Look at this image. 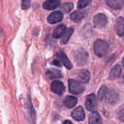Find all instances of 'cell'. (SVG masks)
Returning <instances> with one entry per match:
<instances>
[{
	"label": "cell",
	"instance_id": "6da1fadb",
	"mask_svg": "<svg viewBox=\"0 0 124 124\" xmlns=\"http://www.w3.org/2000/svg\"><path fill=\"white\" fill-rule=\"evenodd\" d=\"M94 50L98 57H105L108 52V44L105 41L98 39L94 44Z\"/></svg>",
	"mask_w": 124,
	"mask_h": 124
},
{
	"label": "cell",
	"instance_id": "7a4b0ae2",
	"mask_svg": "<svg viewBox=\"0 0 124 124\" xmlns=\"http://www.w3.org/2000/svg\"><path fill=\"white\" fill-rule=\"evenodd\" d=\"M88 58H89V54L83 48H78L74 52L75 62L79 65H85L88 61Z\"/></svg>",
	"mask_w": 124,
	"mask_h": 124
},
{
	"label": "cell",
	"instance_id": "3957f363",
	"mask_svg": "<svg viewBox=\"0 0 124 124\" xmlns=\"http://www.w3.org/2000/svg\"><path fill=\"white\" fill-rule=\"evenodd\" d=\"M68 86L70 92L74 94H78L84 92V88L83 86L77 81L73 79H70L68 81Z\"/></svg>",
	"mask_w": 124,
	"mask_h": 124
},
{
	"label": "cell",
	"instance_id": "277c9868",
	"mask_svg": "<svg viewBox=\"0 0 124 124\" xmlns=\"http://www.w3.org/2000/svg\"><path fill=\"white\" fill-rule=\"evenodd\" d=\"M118 100H119V94L115 90L108 89L105 94L104 101H105L107 103L110 105H115L118 102Z\"/></svg>",
	"mask_w": 124,
	"mask_h": 124
},
{
	"label": "cell",
	"instance_id": "5b68a950",
	"mask_svg": "<svg viewBox=\"0 0 124 124\" xmlns=\"http://www.w3.org/2000/svg\"><path fill=\"white\" fill-rule=\"evenodd\" d=\"M27 110H28V121L31 124H36V114L35 109L33 108V106L31 102V97H28V102H27Z\"/></svg>",
	"mask_w": 124,
	"mask_h": 124
},
{
	"label": "cell",
	"instance_id": "8992f818",
	"mask_svg": "<svg viewBox=\"0 0 124 124\" xmlns=\"http://www.w3.org/2000/svg\"><path fill=\"white\" fill-rule=\"evenodd\" d=\"M85 105L86 109L89 111H94L97 109V97L94 94H91L87 96Z\"/></svg>",
	"mask_w": 124,
	"mask_h": 124
},
{
	"label": "cell",
	"instance_id": "52a82bcc",
	"mask_svg": "<svg viewBox=\"0 0 124 124\" xmlns=\"http://www.w3.org/2000/svg\"><path fill=\"white\" fill-rule=\"evenodd\" d=\"M51 90L52 92L58 95H62L65 92V87L62 82L60 81H54L51 84Z\"/></svg>",
	"mask_w": 124,
	"mask_h": 124
},
{
	"label": "cell",
	"instance_id": "ba28073f",
	"mask_svg": "<svg viewBox=\"0 0 124 124\" xmlns=\"http://www.w3.org/2000/svg\"><path fill=\"white\" fill-rule=\"evenodd\" d=\"M93 22L95 28H102L107 23V17L104 14H97L94 16Z\"/></svg>",
	"mask_w": 124,
	"mask_h": 124
},
{
	"label": "cell",
	"instance_id": "9c48e42d",
	"mask_svg": "<svg viewBox=\"0 0 124 124\" xmlns=\"http://www.w3.org/2000/svg\"><path fill=\"white\" fill-rule=\"evenodd\" d=\"M62 18H63L62 12L60 11H55L49 15V17L47 18V21L50 24H54V23L62 21Z\"/></svg>",
	"mask_w": 124,
	"mask_h": 124
},
{
	"label": "cell",
	"instance_id": "30bf717a",
	"mask_svg": "<svg viewBox=\"0 0 124 124\" xmlns=\"http://www.w3.org/2000/svg\"><path fill=\"white\" fill-rule=\"evenodd\" d=\"M71 116L73 119H75L76 121H81L84 120V118H85V113L81 106H79V107L76 108V109H74V110L72 112Z\"/></svg>",
	"mask_w": 124,
	"mask_h": 124
},
{
	"label": "cell",
	"instance_id": "8fae6325",
	"mask_svg": "<svg viewBox=\"0 0 124 124\" xmlns=\"http://www.w3.org/2000/svg\"><path fill=\"white\" fill-rule=\"evenodd\" d=\"M60 4V0H47L44 2L43 7L47 10H52L57 8Z\"/></svg>",
	"mask_w": 124,
	"mask_h": 124
},
{
	"label": "cell",
	"instance_id": "7c38bea8",
	"mask_svg": "<svg viewBox=\"0 0 124 124\" xmlns=\"http://www.w3.org/2000/svg\"><path fill=\"white\" fill-rule=\"evenodd\" d=\"M57 55L59 57L60 60L63 63V65H65V67L66 68L70 70V69H71L73 68V65H72L71 62H70V60H68V58L67 57V56L65 55V54L63 52L60 51V52H57Z\"/></svg>",
	"mask_w": 124,
	"mask_h": 124
},
{
	"label": "cell",
	"instance_id": "4fadbf2b",
	"mask_svg": "<svg viewBox=\"0 0 124 124\" xmlns=\"http://www.w3.org/2000/svg\"><path fill=\"white\" fill-rule=\"evenodd\" d=\"M116 29L118 36H124V19L118 17L116 21Z\"/></svg>",
	"mask_w": 124,
	"mask_h": 124
},
{
	"label": "cell",
	"instance_id": "5bb4252c",
	"mask_svg": "<svg viewBox=\"0 0 124 124\" xmlns=\"http://www.w3.org/2000/svg\"><path fill=\"white\" fill-rule=\"evenodd\" d=\"M107 4L113 9H120L124 5V0H106Z\"/></svg>",
	"mask_w": 124,
	"mask_h": 124
},
{
	"label": "cell",
	"instance_id": "9a60e30c",
	"mask_svg": "<svg viewBox=\"0 0 124 124\" xmlns=\"http://www.w3.org/2000/svg\"><path fill=\"white\" fill-rule=\"evenodd\" d=\"M78 100L76 97L73 96H67L63 102L64 106L67 108H72L77 104Z\"/></svg>",
	"mask_w": 124,
	"mask_h": 124
},
{
	"label": "cell",
	"instance_id": "2e32d148",
	"mask_svg": "<svg viewBox=\"0 0 124 124\" xmlns=\"http://www.w3.org/2000/svg\"><path fill=\"white\" fill-rule=\"evenodd\" d=\"M77 78H78V81H80L81 83L86 84V83H88L89 81V79H90V73L86 70H81L78 74Z\"/></svg>",
	"mask_w": 124,
	"mask_h": 124
},
{
	"label": "cell",
	"instance_id": "e0dca14e",
	"mask_svg": "<svg viewBox=\"0 0 124 124\" xmlns=\"http://www.w3.org/2000/svg\"><path fill=\"white\" fill-rule=\"evenodd\" d=\"M67 31V28L65 25H60L59 26H57L54 32H53V36L56 39H60V38H62V36L65 34V33Z\"/></svg>",
	"mask_w": 124,
	"mask_h": 124
},
{
	"label": "cell",
	"instance_id": "ac0fdd59",
	"mask_svg": "<svg viewBox=\"0 0 124 124\" xmlns=\"http://www.w3.org/2000/svg\"><path fill=\"white\" fill-rule=\"evenodd\" d=\"M121 68L120 65H116L111 69V70L109 73L108 78L110 80H114L116 78H118L121 75Z\"/></svg>",
	"mask_w": 124,
	"mask_h": 124
},
{
	"label": "cell",
	"instance_id": "d6986e66",
	"mask_svg": "<svg viewBox=\"0 0 124 124\" xmlns=\"http://www.w3.org/2000/svg\"><path fill=\"white\" fill-rule=\"evenodd\" d=\"M89 124H102V118L100 114L97 112H93L89 119Z\"/></svg>",
	"mask_w": 124,
	"mask_h": 124
},
{
	"label": "cell",
	"instance_id": "ffe728a7",
	"mask_svg": "<svg viewBox=\"0 0 124 124\" xmlns=\"http://www.w3.org/2000/svg\"><path fill=\"white\" fill-rule=\"evenodd\" d=\"M46 76L49 78L50 79H53V78H60L62 77V74L61 72L58 70L56 69H51L49 70L46 72Z\"/></svg>",
	"mask_w": 124,
	"mask_h": 124
},
{
	"label": "cell",
	"instance_id": "44dd1931",
	"mask_svg": "<svg viewBox=\"0 0 124 124\" xmlns=\"http://www.w3.org/2000/svg\"><path fill=\"white\" fill-rule=\"evenodd\" d=\"M73 28H70L69 29H68L66 31V32L65 33V34L62 37L61 43L62 44H66L68 41V40L70 39V38L71 35L73 34Z\"/></svg>",
	"mask_w": 124,
	"mask_h": 124
},
{
	"label": "cell",
	"instance_id": "7402d4cb",
	"mask_svg": "<svg viewBox=\"0 0 124 124\" xmlns=\"http://www.w3.org/2000/svg\"><path fill=\"white\" fill-rule=\"evenodd\" d=\"M84 17V13L79 11H76L70 15V19L74 22H78Z\"/></svg>",
	"mask_w": 124,
	"mask_h": 124
},
{
	"label": "cell",
	"instance_id": "603a6c76",
	"mask_svg": "<svg viewBox=\"0 0 124 124\" xmlns=\"http://www.w3.org/2000/svg\"><path fill=\"white\" fill-rule=\"evenodd\" d=\"M108 90V89L105 86H103L100 88L99 93H98V99L100 101H101V102L104 101V99H105V94H106Z\"/></svg>",
	"mask_w": 124,
	"mask_h": 124
},
{
	"label": "cell",
	"instance_id": "cb8c5ba5",
	"mask_svg": "<svg viewBox=\"0 0 124 124\" xmlns=\"http://www.w3.org/2000/svg\"><path fill=\"white\" fill-rule=\"evenodd\" d=\"M73 8V3H65L61 6V9L62 11H64L66 13H68L70 12Z\"/></svg>",
	"mask_w": 124,
	"mask_h": 124
},
{
	"label": "cell",
	"instance_id": "d4e9b609",
	"mask_svg": "<svg viewBox=\"0 0 124 124\" xmlns=\"http://www.w3.org/2000/svg\"><path fill=\"white\" fill-rule=\"evenodd\" d=\"M91 1H92V0H79V1L78 3V7L79 9H83V8L86 7Z\"/></svg>",
	"mask_w": 124,
	"mask_h": 124
},
{
	"label": "cell",
	"instance_id": "484cf974",
	"mask_svg": "<svg viewBox=\"0 0 124 124\" xmlns=\"http://www.w3.org/2000/svg\"><path fill=\"white\" fill-rule=\"evenodd\" d=\"M31 0H22V9H27L30 7Z\"/></svg>",
	"mask_w": 124,
	"mask_h": 124
},
{
	"label": "cell",
	"instance_id": "4316f807",
	"mask_svg": "<svg viewBox=\"0 0 124 124\" xmlns=\"http://www.w3.org/2000/svg\"><path fill=\"white\" fill-rule=\"evenodd\" d=\"M118 118L121 121L124 122V108L121 109L120 111L118 113Z\"/></svg>",
	"mask_w": 124,
	"mask_h": 124
},
{
	"label": "cell",
	"instance_id": "83f0119b",
	"mask_svg": "<svg viewBox=\"0 0 124 124\" xmlns=\"http://www.w3.org/2000/svg\"><path fill=\"white\" fill-rule=\"evenodd\" d=\"M52 64L56 65V66H58V67H60L61 66V61L60 60H54L53 62H52Z\"/></svg>",
	"mask_w": 124,
	"mask_h": 124
},
{
	"label": "cell",
	"instance_id": "f1b7e54d",
	"mask_svg": "<svg viewBox=\"0 0 124 124\" xmlns=\"http://www.w3.org/2000/svg\"><path fill=\"white\" fill-rule=\"evenodd\" d=\"M63 124H73V123H72L70 121H69V120H67V121H64Z\"/></svg>",
	"mask_w": 124,
	"mask_h": 124
},
{
	"label": "cell",
	"instance_id": "f546056e",
	"mask_svg": "<svg viewBox=\"0 0 124 124\" xmlns=\"http://www.w3.org/2000/svg\"><path fill=\"white\" fill-rule=\"evenodd\" d=\"M122 62H123V66H124V58H123V61H122Z\"/></svg>",
	"mask_w": 124,
	"mask_h": 124
}]
</instances>
